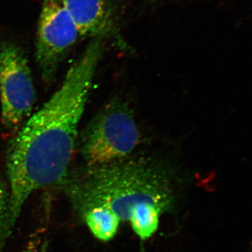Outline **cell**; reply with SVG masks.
Returning a JSON list of instances; mask_svg holds the SVG:
<instances>
[{"label":"cell","mask_w":252,"mask_h":252,"mask_svg":"<svg viewBox=\"0 0 252 252\" xmlns=\"http://www.w3.org/2000/svg\"><path fill=\"white\" fill-rule=\"evenodd\" d=\"M94 238L102 242L112 240L117 235L120 221L107 210L101 207H93L79 215Z\"/></svg>","instance_id":"cell-7"},{"label":"cell","mask_w":252,"mask_h":252,"mask_svg":"<svg viewBox=\"0 0 252 252\" xmlns=\"http://www.w3.org/2000/svg\"><path fill=\"white\" fill-rule=\"evenodd\" d=\"M9 188L8 184L0 177V248L8 238L7 230L9 218Z\"/></svg>","instance_id":"cell-8"},{"label":"cell","mask_w":252,"mask_h":252,"mask_svg":"<svg viewBox=\"0 0 252 252\" xmlns=\"http://www.w3.org/2000/svg\"><path fill=\"white\" fill-rule=\"evenodd\" d=\"M58 185L79 215L91 207H104L121 223L129 222L142 241L155 234L160 217L175 206L178 193L173 168L147 156L86 165L68 172Z\"/></svg>","instance_id":"cell-2"},{"label":"cell","mask_w":252,"mask_h":252,"mask_svg":"<svg viewBox=\"0 0 252 252\" xmlns=\"http://www.w3.org/2000/svg\"><path fill=\"white\" fill-rule=\"evenodd\" d=\"M103 52L102 39H91L61 87L11 138L6 156L8 237L32 194L59 185L67 175L77 147L79 122Z\"/></svg>","instance_id":"cell-1"},{"label":"cell","mask_w":252,"mask_h":252,"mask_svg":"<svg viewBox=\"0 0 252 252\" xmlns=\"http://www.w3.org/2000/svg\"><path fill=\"white\" fill-rule=\"evenodd\" d=\"M0 95L1 125L12 138L31 115L36 94L27 57L11 41L0 45Z\"/></svg>","instance_id":"cell-4"},{"label":"cell","mask_w":252,"mask_h":252,"mask_svg":"<svg viewBox=\"0 0 252 252\" xmlns=\"http://www.w3.org/2000/svg\"><path fill=\"white\" fill-rule=\"evenodd\" d=\"M81 39L62 0H44L36 41V62L42 80L52 82L61 63Z\"/></svg>","instance_id":"cell-5"},{"label":"cell","mask_w":252,"mask_h":252,"mask_svg":"<svg viewBox=\"0 0 252 252\" xmlns=\"http://www.w3.org/2000/svg\"><path fill=\"white\" fill-rule=\"evenodd\" d=\"M77 24L81 39L117 35L114 17L107 0H62Z\"/></svg>","instance_id":"cell-6"},{"label":"cell","mask_w":252,"mask_h":252,"mask_svg":"<svg viewBox=\"0 0 252 252\" xmlns=\"http://www.w3.org/2000/svg\"><path fill=\"white\" fill-rule=\"evenodd\" d=\"M141 135L133 108L122 97L112 99L97 113L78 138L86 165H107L132 156Z\"/></svg>","instance_id":"cell-3"},{"label":"cell","mask_w":252,"mask_h":252,"mask_svg":"<svg viewBox=\"0 0 252 252\" xmlns=\"http://www.w3.org/2000/svg\"><path fill=\"white\" fill-rule=\"evenodd\" d=\"M41 243V231L37 230L28 239L21 252H39Z\"/></svg>","instance_id":"cell-9"}]
</instances>
